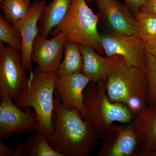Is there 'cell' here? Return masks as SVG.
<instances>
[{"instance_id": "1", "label": "cell", "mask_w": 156, "mask_h": 156, "mask_svg": "<svg viewBox=\"0 0 156 156\" xmlns=\"http://www.w3.org/2000/svg\"><path fill=\"white\" fill-rule=\"evenodd\" d=\"M53 122L54 131L48 141L63 156H89L101 138L80 112L65 106L56 91Z\"/></svg>"}, {"instance_id": "2", "label": "cell", "mask_w": 156, "mask_h": 156, "mask_svg": "<svg viewBox=\"0 0 156 156\" xmlns=\"http://www.w3.org/2000/svg\"><path fill=\"white\" fill-rule=\"evenodd\" d=\"M107 93L112 102L128 108L133 119L147 105L146 69L132 66L118 56L106 81Z\"/></svg>"}, {"instance_id": "3", "label": "cell", "mask_w": 156, "mask_h": 156, "mask_svg": "<svg viewBox=\"0 0 156 156\" xmlns=\"http://www.w3.org/2000/svg\"><path fill=\"white\" fill-rule=\"evenodd\" d=\"M57 76L56 73H45L38 67L30 72L27 87L16 101V105L21 109L33 108L38 119L37 131L48 137L54 131L53 115Z\"/></svg>"}, {"instance_id": "4", "label": "cell", "mask_w": 156, "mask_h": 156, "mask_svg": "<svg viewBox=\"0 0 156 156\" xmlns=\"http://www.w3.org/2000/svg\"><path fill=\"white\" fill-rule=\"evenodd\" d=\"M86 113L82 115L103 138L108 129L115 122L127 124L132 122L131 111L123 104L109 99L106 82H90L83 93Z\"/></svg>"}, {"instance_id": "5", "label": "cell", "mask_w": 156, "mask_h": 156, "mask_svg": "<svg viewBox=\"0 0 156 156\" xmlns=\"http://www.w3.org/2000/svg\"><path fill=\"white\" fill-rule=\"evenodd\" d=\"M86 0H73L67 14L50 34L62 32L66 40L94 48L97 53H104L100 34L98 30L99 15L87 5Z\"/></svg>"}, {"instance_id": "6", "label": "cell", "mask_w": 156, "mask_h": 156, "mask_svg": "<svg viewBox=\"0 0 156 156\" xmlns=\"http://www.w3.org/2000/svg\"><path fill=\"white\" fill-rule=\"evenodd\" d=\"M21 52L0 42V97L9 95L18 100L28 86Z\"/></svg>"}, {"instance_id": "7", "label": "cell", "mask_w": 156, "mask_h": 156, "mask_svg": "<svg viewBox=\"0 0 156 156\" xmlns=\"http://www.w3.org/2000/svg\"><path fill=\"white\" fill-rule=\"evenodd\" d=\"M9 95L0 97V140L9 138L14 133H28L37 130L38 119L35 112L23 111L14 104Z\"/></svg>"}, {"instance_id": "8", "label": "cell", "mask_w": 156, "mask_h": 156, "mask_svg": "<svg viewBox=\"0 0 156 156\" xmlns=\"http://www.w3.org/2000/svg\"><path fill=\"white\" fill-rule=\"evenodd\" d=\"M100 37L105 56H122L130 65L146 69V52L143 42L138 36L126 35L110 30L100 34Z\"/></svg>"}, {"instance_id": "9", "label": "cell", "mask_w": 156, "mask_h": 156, "mask_svg": "<svg viewBox=\"0 0 156 156\" xmlns=\"http://www.w3.org/2000/svg\"><path fill=\"white\" fill-rule=\"evenodd\" d=\"M98 156H136L139 135L132 122L123 126L112 124L104 137Z\"/></svg>"}, {"instance_id": "10", "label": "cell", "mask_w": 156, "mask_h": 156, "mask_svg": "<svg viewBox=\"0 0 156 156\" xmlns=\"http://www.w3.org/2000/svg\"><path fill=\"white\" fill-rule=\"evenodd\" d=\"M66 40L62 32L50 39L38 35L33 45L32 61L37 64L42 71L56 73L61 62Z\"/></svg>"}, {"instance_id": "11", "label": "cell", "mask_w": 156, "mask_h": 156, "mask_svg": "<svg viewBox=\"0 0 156 156\" xmlns=\"http://www.w3.org/2000/svg\"><path fill=\"white\" fill-rule=\"evenodd\" d=\"M101 19L116 33L137 36L134 26V17L129 8L118 0H94Z\"/></svg>"}, {"instance_id": "12", "label": "cell", "mask_w": 156, "mask_h": 156, "mask_svg": "<svg viewBox=\"0 0 156 156\" xmlns=\"http://www.w3.org/2000/svg\"><path fill=\"white\" fill-rule=\"evenodd\" d=\"M46 5L44 0L34 2L27 14L13 24L21 35L23 63L25 69L30 72L34 70L31 55L34 41L39 34L37 23Z\"/></svg>"}, {"instance_id": "13", "label": "cell", "mask_w": 156, "mask_h": 156, "mask_svg": "<svg viewBox=\"0 0 156 156\" xmlns=\"http://www.w3.org/2000/svg\"><path fill=\"white\" fill-rule=\"evenodd\" d=\"M90 82L89 78L82 73L64 75L57 74L55 91L65 106L77 110L83 115L86 112L84 91Z\"/></svg>"}, {"instance_id": "14", "label": "cell", "mask_w": 156, "mask_h": 156, "mask_svg": "<svg viewBox=\"0 0 156 156\" xmlns=\"http://www.w3.org/2000/svg\"><path fill=\"white\" fill-rule=\"evenodd\" d=\"M131 122L139 137L136 156H156V106L147 105Z\"/></svg>"}, {"instance_id": "15", "label": "cell", "mask_w": 156, "mask_h": 156, "mask_svg": "<svg viewBox=\"0 0 156 156\" xmlns=\"http://www.w3.org/2000/svg\"><path fill=\"white\" fill-rule=\"evenodd\" d=\"M80 49L83 59L82 73L92 83L106 82L117 56L103 57L88 45L80 44Z\"/></svg>"}, {"instance_id": "16", "label": "cell", "mask_w": 156, "mask_h": 156, "mask_svg": "<svg viewBox=\"0 0 156 156\" xmlns=\"http://www.w3.org/2000/svg\"><path fill=\"white\" fill-rule=\"evenodd\" d=\"M73 0H52L45 7L40 17L39 34L48 38L53 29L65 17Z\"/></svg>"}, {"instance_id": "17", "label": "cell", "mask_w": 156, "mask_h": 156, "mask_svg": "<svg viewBox=\"0 0 156 156\" xmlns=\"http://www.w3.org/2000/svg\"><path fill=\"white\" fill-rule=\"evenodd\" d=\"M80 44L77 42L66 40L63 45L64 58L57 70V74L64 75L82 73L83 59Z\"/></svg>"}, {"instance_id": "18", "label": "cell", "mask_w": 156, "mask_h": 156, "mask_svg": "<svg viewBox=\"0 0 156 156\" xmlns=\"http://www.w3.org/2000/svg\"><path fill=\"white\" fill-rule=\"evenodd\" d=\"M23 156H63L51 147L47 135L37 131L29 136Z\"/></svg>"}, {"instance_id": "19", "label": "cell", "mask_w": 156, "mask_h": 156, "mask_svg": "<svg viewBox=\"0 0 156 156\" xmlns=\"http://www.w3.org/2000/svg\"><path fill=\"white\" fill-rule=\"evenodd\" d=\"M134 26L137 36L143 42L156 36V14L139 11L133 13Z\"/></svg>"}, {"instance_id": "20", "label": "cell", "mask_w": 156, "mask_h": 156, "mask_svg": "<svg viewBox=\"0 0 156 156\" xmlns=\"http://www.w3.org/2000/svg\"><path fill=\"white\" fill-rule=\"evenodd\" d=\"M3 16L14 24L25 16L30 10V0H0Z\"/></svg>"}, {"instance_id": "21", "label": "cell", "mask_w": 156, "mask_h": 156, "mask_svg": "<svg viewBox=\"0 0 156 156\" xmlns=\"http://www.w3.org/2000/svg\"><path fill=\"white\" fill-rule=\"evenodd\" d=\"M0 41L21 52L22 41L20 34L3 16L0 17Z\"/></svg>"}, {"instance_id": "22", "label": "cell", "mask_w": 156, "mask_h": 156, "mask_svg": "<svg viewBox=\"0 0 156 156\" xmlns=\"http://www.w3.org/2000/svg\"><path fill=\"white\" fill-rule=\"evenodd\" d=\"M146 61L148 84L147 105L156 106V59L146 53Z\"/></svg>"}, {"instance_id": "23", "label": "cell", "mask_w": 156, "mask_h": 156, "mask_svg": "<svg viewBox=\"0 0 156 156\" xmlns=\"http://www.w3.org/2000/svg\"><path fill=\"white\" fill-rule=\"evenodd\" d=\"M143 43L146 53L152 55L156 59V36Z\"/></svg>"}, {"instance_id": "24", "label": "cell", "mask_w": 156, "mask_h": 156, "mask_svg": "<svg viewBox=\"0 0 156 156\" xmlns=\"http://www.w3.org/2000/svg\"><path fill=\"white\" fill-rule=\"evenodd\" d=\"M126 5L133 13L140 10L144 0H124Z\"/></svg>"}, {"instance_id": "25", "label": "cell", "mask_w": 156, "mask_h": 156, "mask_svg": "<svg viewBox=\"0 0 156 156\" xmlns=\"http://www.w3.org/2000/svg\"><path fill=\"white\" fill-rule=\"evenodd\" d=\"M140 11H147L156 14V0H144Z\"/></svg>"}, {"instance_id": "26", "label": "cell", "mask_w": 156, "mask_h": 156, "mask_svg": "<svg viewBox=\"0 0 156 156\" xmlns=\"http://www.w3.org/2000/svg\"><path fill=\"white\" fill-rule=\"evenodd\" d=\"M14 149L11 148L0 141V156H14Z\"/></svg>"}, {"instance_id": "27", "label": "cell", "mask_w": 156, "mask_h": 156, "mask_svg": "<svg viewBox=\"0 0 156 156\" xmlns=\"http://www.w3.org/2000/svg\"><path fill=\"white\" fill-rule=\"evenodd\" d=\"M26 143L23 142L20 143L14 149V156H23L25 150Z\"/></svg>"}, {"instance_id": "28", "label": "cell", "mask_w": 156, "mask_h": 156, "mask_svg": "<svg viewBox=\"0 0 156 156\" xmlns=\"http://www.w3.org/2000/svg\"><path fill=\"white\" fill-rule=\"evenodd\" d=\"M86 1L88 2H92V1H94V0H86Z\"/></svg>"}, {"instance_id": "29", "label": "cell", "mask_w": 156, "mask_h": 156, "mask_svg": "<svg viewBox=\"0 0 156 156\" xmlns=\"http://www.w3.org/2000/svg\"><path fill=\"white\" fill-rule=\"evenodd\" d=\"M34 2H38V1H41V0H34Z\"/></svg>"}]
</instances>
